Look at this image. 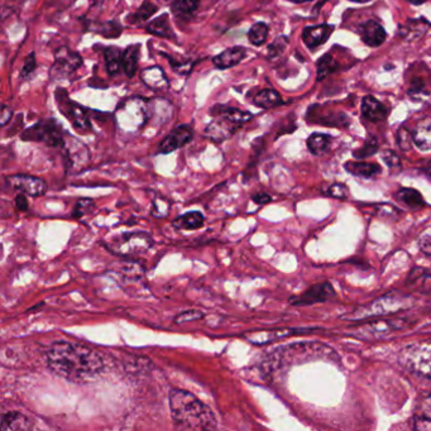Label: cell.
Masks as SVG:
<instances>
[{
  "instance_id": "obj_1",
  "label": "cell",
  "mask_w": 431,
  "mask_h": 431,
  "mask_svg": "<svg viewBox=\"0 0 431 431\" xmlns=\"http://www.w3.org/2000/svg\"><path fill=\"white\" fill-rule=\"evenodd\" d=\"M49 370L68 382H92L104 370L102 356L89 346L71 341H55L46 353Z\"/></svg>"
},
{
  "instance_id": "obj_2",
  "label": "cell",
  "mask_w": 431,
  "mask_h": 431,
  "mask_svg": "<svg viewBox=\"0 0 431 431\" xmlns=\"http://www.w3.org/2000/svg\"><path fill=\"white\" fill-rule=\"evenodd\" d=\"M170 410L172 420L178 429L214 430L218 427L212 408L188 391L171 389Z\"/></svg>"
},
{
  "instance_id": "obj_3",
  "label": "cell",
  "mask_w": 431,
  "mask_h": 431,
  "mask_svg": "<svg viewBox=\"0 0 431 431\" xmlns=\"http://www.w3.org/2000/svg\"><path fill=\"white\" fill-rule=\"evenodd\" d=\"M209 114L214 116V121L207 126L204 135L217 143L229 140L239 128L253 118L249 111L221 104L213 107Z\"/></svg>"
},
{
  "instance_id": "obj_4",
  "label": "cell",
  "mask_w": 431,
  "mask_h": 431,
  "mask_svg": "<svg viewBox=\"0 0 431 431\" xmlns=\"http://www.w3.org/2000/svg\"><path fill=\"white\" fill-rule=\"evenodd\" d=\"M316 359L338 360L339 358L333 349L322 343H298L279 351L277 349L274 353V360H279V363L285 360L289 365H298Z\"/></svg>"
},
{
  "instance_id": "obj_5",
  "label": "cell",
  "mask_w": 431,
  "mask_h": 431,
  "mask_svg": "<svg viewBox=\"0 0 431 431\" xmlns=\"http://www.w3.org/2000/svg\"><path fill=\"white\" fill-rule=\"evenodd\" d=\"M400 360L407 370L431 378V340L406 346L401 352Z\"/></svg>"
},
{
  "instance_id": "obj_6",
  "label": "cell",
  "mask_w": 431,
  "mask_h": 431,
  "mask_svg": "<svg viewBox=\"0 0 431 431\" xmlns=\"http://www.w3.org/2000/svg\"><path fill=\"white\" fill-rule=\"evenodd\" d=\"M20 138L28 142L44 143L49 147L65 146V137L62 129L55 119H43L23 130Z\"/></svg>"
},
{
  "instance_id": "obj_7",
  "label": "cell",
  "mask_w": 431,
  "mask_h": 431,
  "mask_svg": "<svg viewBox=\"0 0 431 431\" xmlns=\"http://www.w3.org/2000/svg\"><path fill=\"white\" fill-rule=\"evenodd\" d=\"M55 97L59 109L70 122L73 123V128L76 130H79L80 133L83 134L92 132V122L84 107L71 100L67 95L66 90L62 87L56 89Z\"/></svg>"
},
{
  "instance_id": "obj_8",
  "label": "cell",
  "mask_w": 431,
  "mask_h": 431,
  "mask_svg": "<svg viewBox=\"0 0 431 431\" xmlns=\"http://www.w3.org/2000/svg\"><path fill=\"white\" fill-rule=\"evenodd\" d=\"M153 245V239L147 233H126L116 238L110 250L119 255H137L147 252Z\"/></svg>"
},
{
  "instance_id": "obj_9",
  "label": "cell",
  "mask_w": 431,
  "mask_h": 431,
  "mask_svg": "<svg viewBox=\"0 0 431 431\" xmlns=\"http://www.w3.org/2000/svg\"><path fill=\"white\" fill-rule=\"evenodd\" d=\"M83 57L73 49L60 47L55 52V63L49 70V78L60 79L66 78L83 66Z\"/></svg>"
},
{
  "instance_id": "obj_10",
  "label": "cell",
  "mask_w": 431,
  "mask_h": 431,
  "mask_svg": "<svg viewBox=\"0 0 431 431\" xmlns=\"http://www.w3.org/2000/svg\"><path fill=\"white\" fill-rule=\"evenodd\" d=\"M6 183L9 188L22 194L28 195L32 198H38L47 193V183L40 177L31 175H12L6 178Z\"/></svg>"
},
{
  "instance_id": "obj_11",
  "label": "cell",
  "mask_w": 431,
  "mask_h": 431,
  "mask_svg": "<svg viewBox=\"0 0 431 431\" xmlns=\"http://www.w3.org/2000/svg\"><path fill=\"white\" fill-rule=\"evenodd\" d=\"M193 137H194V129L190 124L178 126L161 140L158 147V153L169 154L175 152L178 148L186 146L188 142L193 140Z\"/></svg>"
},
{
  "instance_id": "obj_12",
  "label": "cell",
  "mask_w": 431,
  "mask_h": 431,
  "mask_svg": "<svg viewBox=\"0 0 431 431\" xmlns=\"http://www.w3.org/2000/svg\"><path fill=\"white\" fill-rule=\"evenodd\" d=\"M334 296L335 291L333 286L330 285L329 282H322V284H317V285L310 287L308 291H305L298 298H292L291 304L311 305L315 303H324Z\"/></svg>"
},
{
  "instance_id": "obj_13",
  "label": "cell",
  "mask_w": 431,
  "mask_h": 431,
  "mask_svg": "<svg viewBox=\"0 0 431 431\" xmlns=\"http://www.w3.org/2000/svg\"><path fill=\"white\" fill-rule=\"evenodd\" d=\"M248 49L243 46H234L229 49H224L221 54L214 56L213 65L219 70H226L231 67L237 66L238 63L243 61L247 57Z\"/></svg>"
},
{
  "instance_id": "obj_14",
  "label": "cell",
  "mask_w": 431,
  "mask_h": 431,
  "mask_svg": "<svg viewBox=\"0 0 431 431\" xmlns=\"http://www.w3.org/2000/svg\"><path fill=\"white\" fill-rule=\"evenodd\" d=\"M333 30H334V27L329 25L305 27L304 31H303V41H304L308 49H315L316 47L322 46L328 41L329 37L332 36Z\"/></svg>"
},
{
  "instance_id": "obj_15",
  "label": "cell",
  "mask_w": 431,
  "mask_h": 431,
  "mask_svg": "<svg viewBox=\"0 0 431 431\" xmlns=\"http://www.w3.org/2000/svg\"><path fill=\"white\" fill-rule=\"evenodd\" d=\"M406 324L402 322V320H381V322H370L365 327L358 329V334L365 336V338H370V336H375V338H381L383 335L389 334L391 332H395V330H400V329L405 328Z\"/></svg>"
},
{
  "instance_id": "obj_16",
  "label": "cell",
  "mask_w": 431,
  "mask_h": 431,
  "mask_svg": "<svg viewBox=\"0 0 431 431\" xmlns=\"http://www.w3.org/2000/svg\"><path fill=\"white\" fill-rule=\"evenodd\" d=\"M359 36L365 44L370 47H378L386 41V31L382 25L375 20H368L359 25Z\"/></svg>"
},
{
  "instance_id": "obj_17",
  "label": "cell",
  "mask_w": 431,
  "mask_h": 431,
  "mask_svg": "<svg viewBox=\"0 0 431 431\" xmlns=\"http://www.w3.org/2000/svg\"><path fill=\"white\" fill-rule=\"evenodd\" d=\"M405 301L406 298L402 296V295H397L395 296V293L392 295H387L384 298H378L376 303L370 305L368 312L365 314V316L372 315H382V314H389V312H396L399 311L401 308L405 306Z\"/></svg>"
},
{
  "instance_id": "obj_18",
  "label": "cell",
  "mask_w": 431,
  "mask_h": 431,
  "mask_svg": "<svg viewBox=\"0 0 431 431\" xmlns=\"http://www.w3.org/2000/svg\"><path fill=\"white\" fill-rule=\"evenodd\" d=\"M362 114L370 122H382L389 116V109L376 97L367 95L362 100Z\"/></svg>"
},
{
  "instance_id": "obj_19",
  "label": "cell",
  "mask_w": 431,
  "mask_h": 431,
  "mask_svg": "<svg viewBox=\"0 0 431 431\" xmlns=\"http://www.w3.org/2000/svg\"><path fill=\"white\" fill-rule=\"evenodd\" d=\"M413 427L420 431H431V392L420 401L413 415Z\"/></svg>"
},
{
  "instance_id": "obj_20",
  "label": "cell",
  "mask_w": 431,
  "mask_h": 431,
  "mask_svg": "<svg viewBox=\"0 0 431 431\" xmlns=\"http://www.w3.org/2000/svg\"><path fill=\"white\" fill-rule=\"evenodd\" d=\"M146 31L151 33L153 36L161 37L166 40H174L176 41V35L172 30L170 25V19L167 14H162L156 19H153L152 22H150L146 25Z\"/></svg>"
},
{
  "instance_id": "obj_21",
  "label": "cell",
  "mask_w": 431,
  "mask_h": 431,
  "mask_svg": "<svg viewBox=\"0 0 431 431\" xmlns=\"http://www.w3.org/2000/svg\"><path fill=\"white\" fill-rule=\"evenodd\" d=\"M32 420L18 411L4 413L1 418V430H30Z\"/></svg>"
},
{
  "instance_id": "obj_22",
  "label": "cell",
  "mask_w": 431,
  "mask_h": 431,
  "mask_svg": "<svg viewBox=\"0 0 431 431\" xmlns=\"http://www.w3.org/2000/svg\"><path fill=\"white\" fill-rule=\"evenodd\" d=\"M205 218L200 212H188L177 217L172 221V226L177 231H195L204 225Z\"/></svg>"
},
{
  "instance_id": "obj_23",
  "label": "cell",
  "mask_w": 431,
  "mask_h": 431,
  "mask_svg": "<svg viewBox=\"0 0 431 431\" xmlns=\"http://www.w3.org/2000/svg\"><path fill=\"white\" fill-rule=\"evenodd\" d=\"M140 44H130L127 49L123 51L122 66L123 71L127 75L128 78H133L137 68H138V61H140Z\"/></svg>"
},
{
  "instance_id": "obj_24",
  "label": "cell",
  "mask_w": 431,
  "mask_h": 431,
  "mask_svg": "<svg viewBox=\"0 0 431 431\" xmlns=\"http://www.w3.org/2000/svg\"><path fill=\"white\" fill-rule=\"evenodd\" d=\"M413 143L421 151H431V121L426 119L420 122L413 130Z\"/></svg>"
},
{
  "instance_id": "obj_25",
  "label": "cell",
  "mask_w": 431,
  "mask_h": 431,
  "mask_svg": "<svg viewBox=\"0 0 431 431\" xmlns=\"http://www.w3.org/2000/svg\"><path fill=\"white\" fill-rule=\"evenodd\" d=\"M123 51L116 46H109L104 49V59H105V66L110 76H116L122 70Z\"/></svg>"
},
{
  "instance_id": "obj_26",
  "label": "cell",
  "mask_w": 431,
  "mask_h": 431,
  "mask_svg": "<svg viewBox=\"0 0 431 431\" xmlns=\"http://www.w3.org/2000/svg\"><path fill=\"white\" fill-rule=\"evenodd\" d=\"M407 285L416 289L421 293L431 292V274L424 268H415L407 279Z\"/></svg>"
},
{
  "instance_id": "obj_27",
  "label": "cell",
  "mask_w": 431,
  "mask_h": 431,
  "mask_svg": "<svg viewBox=\"0 0 431 431\" xmlns=\"http://www.w3.org/2000/svg\"><path fill=\"white\" fill-rule=\"evenodd\" d=\"M253 104L261 109H271L282 104V97L274 89H263L255 94Z\"/></svg>"
},
{
  "instance_id": "obj_28",
  "label": "cell",
  "mask_w": 431,
  "mask_h": 431,
  "mask_svg": "<svg viewBox=\"0 0 431 431\" xmlns=\"http://www.w3.org/2000/svg\"><path fill=\"white\" fill-rule=\"evenodd\" d=\"M346 170L352 174L354 176L359 177H370L376 176L381 172V167L377 164H370V162H353L349 161L344 164Z\"/></svg>"
},
{
  "instance_id": "obj_29",
  "label": "cell",
  "mask_w": 431,
  "mask_h": 431,
  "mask_svg": "<svg viewBox=\"0 0 431 431\" xmlns=\"http://www.w3.org/2000/svg\"><path fill=\"white\" fill-rule=\"evenodd\" d=\"M429 28V23L425 19H411L407 20L406 25H401L400 35L406 40H418Z\"/></svg>"
},
{
  "instance_id": "obj_30",
  "label": "cell",
  "mask_w": 431,
  "mask_h": 431,
  "mask_svg": "<svg viewBox=\"0 0 431 431\" xmlns=\"http://www.w3.org/2000/svg\"><path fill=\"white\" fill-rule=\"evenodd\" d=\"M89 30L105 38H116L122 35L123 27L118 22H90Z\"/></svg>"
},
{
  "instance_id": "obj_31",
  "label": "cell",
  "mask_w": 431,
  "mask_h": 431,
  "mask_svg": "<svg viewBox=\"0 0 431 431\" xmlns=\"http://www.w3.org/2000/svg\"><path fill=\"white\" fill-rule=\"evenodd\" d=\"M199 6L200 0H174L171 11L177 18H190Z\"/></svg>"
},
{
  "instance_id": "obj_32",
  "label": "cell",
  "mask_w": 431,
  "mask_h": 431,
  "mask_svg": "<svg viewBox=\"0 0 431 431\" xmlns=\"http://www.w3.org/2000/svg\"><path fill=\"white\" fill-rule=\"evenodd\" d=\"M330 142H332V137L328 134H311L308 140V148L310 152L317 156V154H322L325 151H328Z\"/></svg>"
},
{
  "instance_id": "obj_33",
  "label": "cell",
  "mask_w": 431,
  "mask_h": 431,
  "mask_svg": "<svg viewBox=\"0 0 431 431\" xmlns=\"http://www.w3.org/2000/svg\"><path fill=\"white\" fill-rule=\"evenodd\" d=\"M397 198L399 200L405 202L407 207H413V209H419V207H424L425 204L421 194L415 188H401L400 191L397 193Z\"/></svg>"
},
{
  "instance_id": "obj_34",
  "label": "cell",
  "mask_w": 431,
  "mask_h": 431,
  "mask_svg": "<svg viewBox=\"0 0 431 431\" xmlns=\"http://www.w3.org/2000/svg\"><path fill=\"white\" fill-rule=\"evenodd\" d=\"M268 25L263 22H257L249 28L248 41L255 47L265 44L268 38Z\"/></svg>"
},
{
  "instance_id": "obj_35",
  "label": "cell",
  "mask_w": 431,
  "mask_h": 431,
  "mask_svg": "<svg viewBox=\"0 0 431 431\" xmlns=\"http://www.w3.org/2000/svg\"><path fill=\"white\" fill-rule=\"evenodd\" d=\"M316 68H317V78L316 79L322 80L325 79L329 73H334L335 70H338L339 65L333 59V56L327 54L317 61Z\"/></svg>"
},
{
  "instance_id": "obj_36",
  "label": "cell",
  "mask_w": 431,
  "mask_h": 431,
  "mask_svg": "<svg viewBox=\"0 0 431 431\" xmlns=\"http://www.w3.org/2000/svg\"><path fill=\"white\" fill-rule=\"evenodd\" d=\"M158 6H154L150 1H145L142 6L135 11V12L128 17V20H130V23H140V22H146L148 19L152 17L154 13L157 12Z\"/></svg>"
},
{
  "instance_id": "obj_37",
  "label": "cell",
  "mask_w": 431,
  "mask_h": 431,
  "mask_svg": "<svg viewBox=\"0 0 431 431\" xmlns=\"http://www.w3.org/2000/svg\"><path fill=\"white\" fill-rule=\"evenodd\" d=\"M378 151V143L375 137L370 135L368 140H365V146L360 147L357 151H354V157L356 158H367L370 156H373Z\"/></svg>"
},
{
  "instance_id": "obj_38",
  "label": "cell",
  "mask_w": 431,
  "mask_h": 431,
  "mask_svg": "<svg viewBox=\"0 0 431 431\" xmlns=\"http://www.w3.org/2000/svg\"><path fill=\"white\" fill-rule=\"evenodd\" d=\"M397 145L402 151H410L413 148V133H410L405 127H401L397 132Z\"/></svg>"
},
{
  "instance_id": "obj_39",
  "label": "cell",
  "mask_w": 431,
  "mask_h": 431,
  "mask_svg": "<svg viewBox=\"0 0 431 431\" xmlns=\"http://www.w3.org/2000/svg\"><path fill=\"white\" fill-rule=\"evenodd\" d=\"M287 44H289V38L287 37H277L274 42L268 46V56H269V59H274V57L281 55L285 51Z\"/></svg>"
},
{
  "instance_id": "obj_40",
  "label": "cell",
  "mask_w": 431,
  "mask_h": 431,
  "mask_svg": "<svg viewBox=\"0 0 431 431\" xmlns=\"http://www.w3.org/2000/svg\"><path fill=\"white\" fill-rule=\"evenodd\" d=\"M36 67V55H35V52H31L30 55L25 57V63H23V67H22V70H20V79H30L32 73H35Z\"/></svg>"
},
{
  "instance_id": "obj_41",
  "label": "cell",
  "mask_w": 431,
  "mask_h": 431,
  "mask_svg": "<svg viewBox=\"0 0 431 431\" xmlns=\"http://www.w3.org/2000/svg\"><path fill=\"white\" fill-rule=\"evenodd\" d=\"M94 207H95V202L92 199H81L76 202L73 215L75 218H81L85 214L90 213Z\"/></svg>"
},
{
  "instance_id": "obj_42",
  "label": "cell",
  "mask_w": 431,
  "mask_h": 431,
  "mask_svg": "<svg viewBox=\"0 0 431 431\" xmlns=\"http://www.w3.org/2000/svg\"><path fill=\"white\" fill-rule=\"evenodd\" d=\"M204 312H201L199 310H188V311H183L181 314L174 319L175 324H183V322H195V320H200L204 317Z\"/></svg>"
},
{
  "instance_id": "obj_43",
  "label": "cell",
  "mask_w": 431,
  "mask_h": 431,
  "mask_svg": "<svg viewBox=\"0 0 431 431\" xmlns=\"http://www.w3.org/2000/svg\"><path fill=\"white\" fill-rule=\"evenodd\" d=\"M169 212H170V205H169V202H167V201L164 200V198H158V199H154L152 205L153 217L162 218V217L169 215Z\"/></svg>"
},
{
  "instance_id": "obj_44",
  "label": "cell",
  "mask_w": 431,
  "mask_h": 431,
  "mask_svg": "<svg viewBox=\"0 0 431 431\" xmlns=\"http://www.w3.org/2000/svg\"><path fill=\"white\" fill-rule=\"evenodd\" d=\"M327 194H328L329 196H332V198H335V199L346 200V198L349 196V191H348V188H346V185H343V183H334V185H332V186L328 188Z\"/></svg>"
},
{
  "instance_id": "obj_45",
  "label": "cell",
  "mask_w": 431,
  "mask_h": 431,
  "mask_svg": "<svg viewBox=\"0 0 431 431\" xmlns=\"http://www.w3.org/2000/svg\"><path fill=\"white\" fill-rule=\"evenodd\" d=\"M382 159L384 164L389 166V169L392 170H401V161L400 157L396 154L394 151H383Z\"/></svg>"
},
{
  "instance_id": "obj_46",
  "label": "cell",
  "mask_w": 431,
  "mask_h": 431,
  "mask_svg": "<svg viewBox=\"0 0 431 431\" xmlns=\"http://www.w3.org/2000/svg\"><path fill=\"white\" fill-rule=\"evenodd\" d=\"M420 250L431 257V228L426 229L419 237Z\"/></svg>"
},
{
  "instance_id": "obj_47",
  "label": "cell",
  "mask_w": 431,
  "mask_h": 431,
  "mask_svg": "<svg viewBox=\"0 0 431 431\" xmlns=\"http://www.w3.org/2000/svg\"><path fill=\"white\" fill-rule=\"evenodd\" d=\"M424 92H425V85H424L423 80L413 79L411 81V87L408 89V94L415 95V94H424Z\"/></svg>"
},
{
  "instance_id": "obj_48",
  "label": "cell",
  "mask_w": 431,
  "mask_h": 431,
  "mask_svg": "<svg viewBox=\"0 0 431 431\" xmlns=\"http://www.w3.org/2000/svg\"><path fill=\"white\" fill-rule=\"evenodd\" d=\"M13 116V109L8 108L6 105H3L1 108V118H0V124L1 127H6L8 123L11 122Z\"/></svg>"
},
{
  "instance_id": "obj_49",
  "label": "cell",
  "mask_w": 431,
  "mask_h": 431,
  "mask_svg": "<svg viewBox=\"0 0 431 431\" xmlns=\"http://www.w3.org/2000/svg\"><path fill=\"white\" fill-rule=\"evenodd\" d=\"M16 205H17V209L18 210H22V212H25L27 209H28V200H27V198H25V194L17 195V198H16Z\"/></svg>"
},
{
  "instance_id": "obj_50",
  "label": "cell",
  "mask_w": 431,
  "mask_h": 431,
  "mask_svg": "<svg viewBox=\"0 0 431 431\" xmlns=\"http://www.w3.org/2000/svg\"><path fill=\"white\" fill-rule=\"evenodd\" d=\"M252 200L255 201V204H258V205H265V204H267V202H269L272 199H271L269 195L260 193V194L253 195V196H252Z\"/></svg>"
},
{
  "instance_id": "obj_51",
  "label": "cell",
  "mask_w": 431,
  "mask_h": 431,
  "mask_svg": "<svg viewBox=\"0 0 431 431\" xmlns=\"http://www.w3.org/2000/svg\"><path fill=\"white\" fill-rule=\"evenodd\" d=\"M408 1L410 4H413V6H421V4H424L426 0H406Z\"/></svg>"
},
{
  "instance_id": "obj_52",
  "label": "cell",
  "mask_w": 431,
  "mask_h": 431,
  "mask_svg": "<svg viewBox=\"0 0 431 431\" xmlns=\"http://www.w3.org/2000/svg\"><path fill=\"white\" fill-rule=\"evenodd\" d=\"M292 3H295V4H303V3H306V1H311V0H290Z\"/></svg>"
},
{
  "instance_id": "obj_53",
  "label": "cell",
  "mask_w": 431,
  "mask_h": 431,
  "mask_svg": "<svg viewBox=\"0 0 431 431\" xmlns=\"http://www.w3.org/2000/svg\"><path fill=\"white\" fill-rule=\"evenodd\" d=\"M351 1H354V3H367L370 0H351Z\"/></svg>"
}]
</instances>
